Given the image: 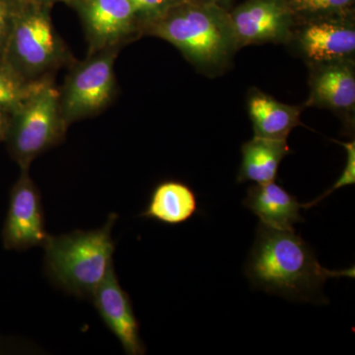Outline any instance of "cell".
<instances>
[{"instance_id":"21","label":"cell","mask_w":355,"mask_h":355,"mask_svg":"<svg viewBox=\"0 0 355 355\" xmlns=\"http://www.w3.org/2000/svg\"><path fill=\"white\" fill-rule=\"evenodd\" d=\"M17 12L8 0H0V58L3 57Z\"/></svg>"},{"instance_id":"3","label":"cell","mask_w":355,"mask_h":355,"mask_svg":"<svg viewBox=\"0 0 355 355\" xmlns=\"http://www.w3.org/2000/svg\"><path fill=\"white\" fill-rule=\"evenodd\" d=\"M116 214L101 228L49 236L44 244V265L51 282L79 298L92 297L114 268L112 230Z\"/></svg>"},{"instance_id":"14","label":"cell","mask_w":355,"mask_h":355,"mask_svg":"<svg viewBox=\"0 0 355 355\" xmlns=\"http://www.w3.org/2000/svg\"><path fill=\"white\" fill-rule=\"evenodd\" d=\"M304 108L277 101L256 88L251 89L248 95V112L254 137L287 139L291 130L301 125V113Z\"/></svg>"},{"instance_id":"17","label":"cell","mask_w":355,"mask_h":355,"mask_svg":"<svg viewBox=\"0 0 355 355\" xmlns=\"http://www.w3.org/2000/svg\"><path fill=\"white\" fill-rule=\"evenodd\" d=\"M43 81L29 83L0 58V110L12 113Z\"/></svg>"},{"instance_id":"9","label":"cell","mask_w":355,"mask_h":355,"mask_svg":"<svg viewBox=\"0 0 355 355\" xmlns=\"http://www.w3.org/2000/svg\"><path fill=\"white\" fill-rule=\"evenodd\" d=\"M229 14L240 49L291 42L296 20L286 0H247Z\"/></svg>"},{"instance_id":"10","label":"cell","mask_w":355,"mask_h":355,"mask_svg":"<svg viewBox=\"0 0 355 355\" xmlns=\"http://www.w3.org/2000/svg\"><path fill=\"white\" fill-rule=\"evenodd\" d=\"M44 226L43 202L38 187L22 170L11 191L6 226L4 244L8 249L28 250L43 247L49 237Z\"/></svg>"},{"instance_id":"12","label":"cell","mask_w":355,"mask_h":355,"mask_svg":"<svg viewBox=\"0 0 355 355\" xmlns=\"http://www.w3.org/2000/svg\"><path fill=\"white\" fill-rule=\"evenodd\" d=\"M309 65L310 94L304 106L331 110L343 118L354 116V58Z\"/></svg>"},{"instance_id":"15","label":"cell","mask_w":355,"mask_h":355,"mask_svg":"<svg viewBox=\"0 0 355 355\" xmlns=\"http://www.w3.org/2000/svg\"><path fill=\"white\" fill-rule=\"evenodd\" d=\"M197 211L195 191L187 184L168 180L154 188L141 217L175 226L190 220Z\"/></svg>"},{"instance_id":"11","label":"cell","mask_w":355,"mask_h":355,"mask_svg":"<svg viewBox=\"0 0 355 355\" xmlns=\"http://www.w3.org/2000/svg\"><path fill=\"white\" fill-rule=\"evenodd\" d=\"M91 299L98 314L118 338L125 354H146V347L140 338L139 323L135 317L132 300L119 284L114 268L96 289Z\"/></svg>"},{"instance_id":"19","label":"cell","mask_w":355,"mask_h":355,"mask_svg":"<svg viewBox=\"0 0 355 355\" xmlns=\"http://www.w3.org/2000/svg\"><path fill=\"white\" fill-rule=\"evenodd\" d=\"M142 28V34L147 26L158 20L168 10L184 0H130Z\"/></svg>"},{"instance_id":"6","label":"cell","mask_w":355,"mask_h":355,"mask_svg":"<svg viewBox=\"0 0 355 355\" xmlns=\"http://www.w3.org/2000/svg\"><path fill=\"white\" fill-rule=\"evenodd\" d=\"M121 49H107L88 55L71 65L64 85L60 88V106L65 125L97 116L116 97L114 62Z\"/></svg>"},{"instance_id":"2","label":"cell","mask_w":355,"mask_h":355,"mask_svg":"<svg viewBox=\"0 0 355 355\" xmlns=\"http://www.w3.org/2000/svg\"><path fill=\"white\" fill-rule=\"evenodd\" d=\"M173 44L203 73L217 74L240 50L230 14L217 4L184 0L144 29Z\"/></svg>"},{"instance_id":"13","label":"cell","mask_w":355,"mask_h":355,"mask_svg":"<svg viewBox=\"0 0 355 355\" xmlns=\"http://www.w3.org/2000/svg\"><path fill=\"white\" fill-rule=\"evenodd\" d=\"M243 205L268 227L294 230L295 224L304 221L297 198L275 181L250 187Z\"/></svg>"},{"instance_id":"5","label":"cell","mask_w":355,"mask_h":355,"mask_svg":"<svg viewBox=\"0 0 355 355\" xmlns=\"http://www.w3.org/2000/svg\"><path fill=\"white\" fill-rule=\"evenodd\" d=\"M60 106V88L53 78L46 79L10 114L6 137L21 170L57 146L67 130Z\"/></svg>"},{"instance_id":"22","label":"cell","mask_w":355,"mask_h":355,"mask_svg":"<svg viewBox=\"0 0 355 355\" xmlns=\"http://www.w3.org/2000/svg\"><path fill=\"white\" fill-rule=\"evenodd\" d=\"M9 121H10V113L0 110V141H1L4 137H6Z\"/></svg>"},{"instance_id":"23","label":"cell","mask_w":355,"mask_h":355,"mask_svg":"<svg viewBox=\"0 0 355 355\" xmlns=\"http://www.w3.org/2000/svg\"><path fill=\"white\" fill-rule=\"evenodd\" d=\"M198 1L207 2V3H214L219 6V4L224 3V2H227L229 0H198Z\"/></svg>"},{"instance_id":"7","label":"cell","mask_w":355,"mask_h":355,"mask_svg":"<svg viewBox=\"0 0 355 355\" xmlns=\"http://www.w3.org/2000/svg\"><path fill=\"white\" fill-rule=\"evenodd\" d=\"M292 40L309 64L354 58L355 25L347 12L302 19Z\"/></svg>"},{"instance_id":"4","label":"cell","mask_w":355,"mask_h":355,"mask_svg":"<svg viewBox=\"0 0 355 355\" xmlns=\"http://www.w3.org/2000/svg\"><path fill=\"white\" fill-rule=\"evenodd\" d=\"M2 58L29 83L53 78L76 62L41 7L18 11Z\"/></svg>"},{"instance_id":"16","label":"cell","mask_w":355,"mask_h":355,"mask_svg":"<svg viewBox=\"0 0 355 355\" xmlns=\"http://www.w3.org/2000/svg\"><path fill=\"white\" fill-rule=\"evenodd\" d=\"M242 161L238 183L266 184L277 178L280 163L291 153L287 139L254 137L241 147Z\"/></svg>"},{"instance_id":"1","label":"cell","mask_w":355,"mask_h":355,"mask_svg":"<svg viewBox=\"0 0 355 355\" xmlns=\"http://www.w3.org/2000/svg\"><path fill=\"white\" fill-rule=\"evenodd\" d=\"M245 272L256 288L301 302L327 303L324 282L330 277H354V268L330 270L294 230L260 224Z\"/></svg>"},{"instance_id":"18","label":"cell","mask_w":355,"mask_h":355,"mask_svg":"<svg viewBox=\"0 0 355 355\" xmlns=\"http://www.w3.org/2000/svg\"><path fill=\"white\" fill-rule=\"evenodd\" d=\"M294 18L318 17L347 12L354 0H286Z\"/></svg>"},{"instance_id":"20","label":"cell","mask_w":355,"mask_h":355,"mask_svg":"<svg viewBox=\"0 0 355 355\" xmlns=\"http://www.w3.org/2000/svg\"><path fill=\"white\" fill-rule=\"evenodd\" d=\"M336 144H340L347 151V163H345V169L338 178L336 183L329 189L328 191H324L323 195L320 196L316 200L313 202L303 203L302 209H309L310 207H315L324 198L330 196L334 191L338 190V189L345 188V187L352 186L355 184V141L342 142L338 140H334Z\"/></svg>"},{"instance_id":"8","label":"cell","mask_w":355,"mask_h":355,"mask_svg":"<svg viewBox=\"0 0 355 355\" xmlns=\"http://www.w3.org/2000/svg\"><path fill=\"white\" fill-rule=\"evenodd\" d=\"M83 18L88 55L121 49L142 34L130 0H84Z\"/></svg>"}]
</instances>
